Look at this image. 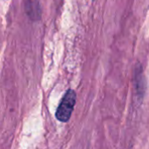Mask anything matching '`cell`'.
Returning a JSON list of instances; mask_svg holds the SVG:
<instances>
[{
	"label": "cell",
	"instance_id": "cell-1",
	"mask_svg": "<svg viewBox=\"0 0 149 149\" xmlns=\"http://www.w3.org/2000/svg\"><path fill=\"white\" fill-rule=\"evenodd\" d=\"M76 104V93L73 90L69 89L65 93L62 98L58 109L56 111L55 116L60 122H67L71 118L73 112L74 106Z\"/></svg>",
	"mask_w": 149,
	"mask_h": 149
}]
</instances>
